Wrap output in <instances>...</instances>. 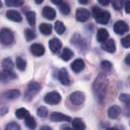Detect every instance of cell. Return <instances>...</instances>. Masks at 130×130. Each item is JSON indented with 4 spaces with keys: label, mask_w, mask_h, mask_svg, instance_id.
Segmentation results:
<instances>
[{
    "label": "cell",
    "mask_w": 130,
    "mask_h": 130,
    "mask_svg": "<svg viewBox=\"0 0 130 130\" xmlns=\"http://www.w3.org/2000/svg\"><path fill=\"white\" fill-rule=\"evenodd\" d=\"M98 3L100 4V5H104V6H106V5H109L110 3H111V2L110 1H102V0H99L98 1Z\"/></svg>",
    "instance_id": "41"
},
{
    "label": "cell",
    "mask_w": 130,
    "mask_h": 130,
    "mask_svg": "<svg viewBox=\"0 0 130 130\" xmlns=\"http://www.w3.org/2000/svg\"><path fill=\"white\" fill-rule=\"evenodd\" d=\"M49 46H50V50L53 53H58L60 51L61 48H62V43L59 39L53 38V39L50 40Z\"/></svg>",
    "instance_id": "14"
},
{
    "label": "cell",
    "mask_w": 130,
    "mask_h": 130,
    "mask_svg": "<svg viewBox=\"0 0 130 130\" xmlns=\"http://www.w3.org/2000/svg\"><path fill=\"white\" fill-rule=\"evenodd\" d=\"M58 78L59 82H61V84H62L63 85H69L70 84L69 75L68 71L65 68L62 69L59 71V75H58Z\"/></svg>",
    "instance_id": "13"
},
{
    "label": "cell",
    "mask_w": 130,
    "mask_h": 130,
    "mask_svg": "<svg viewBox=\"0 0 130 130\" xmlns=\"http://www.w3.org/2000/svg\"><path fill=\"white\" fill-rule=\"evenodd\" d=\"M40 130H52V129H51V128H50V127H49V126H42Z\"/></svg>",
    "instance_id": "44"
},
{
    "label": "cell",
    "mask_w": 130,
    "mask_h": 130,
    "mask_svg": "<svg viewBox=\"0 0 130 130\" xmlns=\"http://www.w3.org/2000/svg\"><path fill=\"white\" fill-rule=\"evenodd\" d=\"M5 3L8 7H21L24 4V2L22 0H6Z\"/></svg>",
    "instance_id": "30"
},
{
    "label": "cell",
    "mask_w": 130,
    "mask_h": 130,
    "mask_svg": "<svg viewBox=\"0 0 130 130\" xmlns=\"http://www.w3.org/2000/svg\"><path fill=\"white\" fill-rule=\"evenodd\" d=\"M2 66L4 72H11V70L14 68V63L11 61V59L9 58L5 59L2 62Z\"/></svg>",
    "instance_id": "24"
},
{
    "label": "cell",
    "mask_w": 130,
    "mask_h": 130,
    "mask_svg": "<svg viewBox=\"0 0 130 130\" xmlns=\"http://www.w3.org/2000/svg\"><path fill=\"white\" fill-rule=\"evenodd\" d=\"M37 114L40 118H45V117H46V116L48 114V110L46 107L41 106L37 109Z\"/></svg>",
    "instance_id": "35"
},
{
    "label": "cell",
    "mask_w": 130,
    "mask_h": 130,
    "mask_svg": "<svg viewBox=\"0 0 130 130\" xmlns=\"http://www.w3.org/2000/svg\"><path fill=\"white\" fill-rule=\"evenodd\" d=\"M80 4H87L88 2V1H79L78 2Z\"/></svg>",
    "instance_id": "45"
},
{
    "label": "cell",
    "mask_w": 130,
    "mask_h": 130,
    "mask_svg": "<svg viewBox=\"0 0 130 130\" xmlns=\"http://www.w3.org/2000/svg\"><path fill=\"white\" fill-rule=\"evenodd\" d=\"M26 19L28 22V24L31 26L34 27L36 22V13L33 11H27L26 13Z\"/></svg>",
    "instance_id": "29"
},
{
    "label": "cell",
    "mask_w": 130,
    "mask_h": 130,
    "mask_svg": "<svg viewBox=\"0 0 130 130\" xmlns=\"http://www.w3.org/2000/svg\"><path fill=\"white\" fill-rule=\"evenodd\" d=\"M91 12L97 23L101 24H107L109 22L110 18V14L109 11L102 10L98 6H94L91 8Z\"/></svg>",
    "instance_id": "2"
},
{
    "label": "cell",
    "mask_w": 130,
    "mask_h": 130,
    "mask_svg": "<svg viewBox=\"0 0 130 130\" xmlns=\"http://www.w3.org/2000/svg\"><path fill=\"white\" fill-rule=\"evenodd\" d=\"M90 17V11L84 8H78L75 14V18L78 21L80 22H85Z\"/></svg>",
    "instance_id": "10"
},
{
    "label": "cell",
    "mask_w": 130,
    "mask_h": 130,
    "mask_svg": "<svg viewBox=\"0 0 130 130\" xmlns=\"http://www.w3.org/2000/svg\"><path fill=\"white\" fill-rule=\"evenodd\" d=\"M121 107L117 106V105H114V106H112L111 107L109 108L108 110V117L110 119H112V120H114V119H117L120 114L121 113Z\"/></svg>",
    "instance_id": "20"
},
{
    "label": "cell",
    "mask_w": 130,
    "mask_h": 130,
    "mask_svg": "<svg viewBox=\"0 0 130 130\" xmlns=\"http://www.w3.org/2000/svg\"><path fill=\"white\" fill-rule=\"evenodd\" d=\"M24 37L27 41H31L36 37L35 33L30 29H26L24 31Z\"/></svg>",
    "instance_id": "34"
},
{
    "label": "cell",
    "mask_w": 130,
    "mask_h": 130,
    "mask_svg": "<svg viewBox=\"0 0 130 130\" xmlns=\"http://www.w3.org/2000/svg\"><path fill=\"white\" fill-rule=\"evenodd\" d=\"M129 126H130V122H129Z\"/></svg>",
    "instance_id": "50"
},
{
    "label": "cell",
    "mask_w": 130,
    "mask_h": 130,
    "mask_svg": "<svg viewBox=\"0 0 130 130\" xmlns=\"http://www.w3.org/2000/svg\"><path fill=\"white\" fill-rule=\"evenodd\" d=\"M72 127L75 130H84L85 129L86 126L85 123L79 118H75L72 121Z\"/></svg>",
    "instance_id": "26"
},
{
    "label": "cell",
    "mask_w": 130,
    "mask_h": 130,
    "mask_svg": "<svg viewBox=\"0 0 130 130\" xmlns=\"http://www.w3.org/2000/svg\"><path fill=\"white\" fill-rule=\"evenodd\" d=\"M16 66L20 71H24L27 66V63L23 59H21V57H18L16 59Z\"/></svg>",
    "instance_id": "33"
},
{
    "label": "cell",
    "mask_w": 130,
    "mask_h": 130,
    "mask_svg": "<svg viewBox=\"0 0 130 130\" xmlns=\"http://www.w3.org/2000/svg\"><path fill=\"white\" fill-rule=\"evenodd\" d=\"M25 125L30 130H34L37 127V123H36L34 118L30 115L25 119Z\"/></svg>",
    "instance_id": "27"
},
{
    "label": "cell",
    "mask_w": 130,
    "mask_h": 130,
    "mask_svg": "<svg viewBox=\"0 0 130 130\" xmlns=\"http://www.w3.org/2000/svg\"><path fill=\"white\" fill-rule=\"evenodd\" d=\"M107 130H119L117 128H116V127H110V128H108Z\"/></svg>",
    "instance_id": "46"
},
{
    "label": "cell",
    "mask_w": 130,
    "mask_h": 130,
    "mask_svg": "<svg viewBox=\"0 0 130 130\" xmlns=\"http://www.w3.org/2000/svg\"><path fill=\"white\" fill-rule=\"evenodd\" d=\"M120 101L125 104L126 110L125 114L127 117H130V94H121L119 98Z\"/></svg>",
    "instance_id": "17"
},
{
    "label": "cell",
    "mask_w": 130,
    "mask_h": 130,
    "mask_svg": "<svg viewBox=\"0 0 130 130\" xmlns=\"http://www.w3.org/2000/svg\"><path fill=\"white\" fill-rule=\"evenodd\" d=\"M0 41L4 45H10L14 41L13 33L8 28H3L0 31Z\"/></svg>",
    "instance_id": "5"
},
{
    "label": "cell",
    "mask_w": 130,
    "mask_h": 130,
    "mask_svg": "<svg viewBox=\"0 0 130 130\" xmlns=\"http://www.w3.org/2000/svg\"><path fill=\"white\" fill-rule=\"evenodd\" d=\"M6 17L10 21H14V22H21L22 21V17L21 14L15 10H8L6 12Z\"/></svg>",
    "instance_id": "19"
},
{
    "label": "cell",
    "mask_w": 130,
    "mask_h": 130,
    "mask_svg": "<svg viewBox=\"0 0 130 130\" xmlns=\"http://www.w3.org/2000/svg\"><path fill=\"white\" fill-rule=\"evenodd\" d=\"M129 83H130V82H129Z\"/></svg>",
    "instance_id": "51"
},
{
    "label": "cell",
    "mask_w": 130,
    "mask_h": 130,
    "mask_svg": "<svg viewBox=\"0 0 130 130\" xmlns=\"http://www.w3.org/2000/svg\"><path fill=\"white\" fill-rule=\"evenodd\" d=\"M51 2H52V3H53V4H55V5H59L62 2V1H60V0H59V1L52 0V1H51Z\"/></svg>",
    "instance_id": "43"
},
{
    "label": "cell",
    "mask_w": 130,
    "mask_h": 130,
    "mask_svg": "<svg viewBox=\"0 0 130 130\" xmlns=\"http://www.w3.org/2000/svg\"><path fill=\"white\" fill-rule=\"evenodd\" d=\"M101 66L102 69H104L105 72H109V71H110V70H111V68H112V64H111L109 61H107V60H104V61H102Z\"/></svg>",
    "instance_id": "37"
},
{
    "label": "cell",
    "mask_w": 130,
    "mask_h": 130,
    "mask_svg": "<svg viewBox=\"0 0 130 130\" xmlns=\"http://www.w3.org/2000/svg\"><path fill=\"white\" fill-rule=\"evenodd\" d=\"M102 49L110 53H113L116 52V44L113 39H110L106 42L102 43Z\"/></svg>",
    "instance_id": "18"
},
{
    "label": "cell",
    "mask_w": 130,
    "mask_h": 130,
    "mask_svg": "<svg viewBox=\"0 0 130 130\" xmlns=\"http://www.w3.org/2000/svg\"><path fill=\"white\" fill-rule=\"evenodd\" d=\"M125 62H126V64L127 66H130V53L126 56V59H125Z\"/></svg>",
    "instance_id": "42"
},
{
    "label": "cell",
    "mask_w": 130,
    "mask_h": 130,
    "mask_svg": "<svg viewBox=\"0 0 130 130\" xmlns=\"http://www.w3.org/2000/svg\"><path fill=\"white\" fill-rule=\"evenodd\" d=\"M69 99H70V101L74 105L80 106L84 103V101L85 100V96L81 91H75L70 95Z\"/></svg>",
    "instance_id": "8"
},
{
    "label": "cell",
    "mask_w": 130,
    "mask_h": 130,
    "mask_svg": "<svg viewBox=\"0 0 130 130\" xmlns=\"http://www.w3.org/2000/svg\"><path fill=\"white\" fill-rule=\"evenodd\" d=\"M15 116L19 120H25L29 116V112L25 108H19L15 111Z\"/></svg>",
    "instance_id": "28"
},
{
    "label": "cell",
    "mask_w": 130,
    "mask_h": 130,
    "mask_svg": "<svg viewBox=\"0 0 130 130\" xmlns=\"http://www.w3.org/2000/svg\"><path fill=\"white\" fill-rule=\"evenodd\" d=\"M54 28H55L56 32L58 34H62L66 31V27H65V25L63 24L62 22H61V21H57L55 23Z\"/></svg>",
    "instance_id": "32"
},
{
    "label": "cell",
    "mask_w": 130,
    "mask_h": 130,
    "mask_svg": "<svg viewBox=\"0 0 130 130\" xmlns=\"http://www.w3.org/2000/svg\"><path fill=\"white\" fill-rule=\"evenodd\" d=\"M41 89V86L38 82H32L28 84L27 90H26V93H25V98L27 100H30L31 98H33V97L37 94L40 90Z\"/></svg>",
    "instance_id": "4"
},
{
    "label": "cell",
    "mask_w": 130,
    "mask_h": 130,
    "mask_svg": "<svg viewBox=\"0 0 130 130\" xmlns=\"http://www.w3.org/2000/svg\"><path fill=\"white\" fill-rule=\"evenodd\" d=\"M71 43L72 46L76 47L80 52L85 51L87 50L88 43L87 41L81 37L78 34H75L71 39Z\"/></svg>",
    "instance_id": "3"
},
{
    "label": "cell",
    "mask_w": 130,
    "mask_h": 130,
    "mask_svg": "<svg viewBox=\"0 0 130 130\" xmlns=\"http://www.w3.org/2000/svg\"><path fill=\"white\" fill-rule=\"evenodd\" d=\"M21 93L19 90H10L8 91L5 93H3L1 96H0V102H4L6 101H11V100H14L16 98H18L20 96Z\"/></svg>",
    "instance_id": "7"
},
{
    "label": "cell",
    "mask_w": 130,
    "mask_h": 130,
    "mask_svg": "<svg viewBox=\"0 0 130 130\" xmlns=\"http://www.w3.org/2000/svg\"><path fill=\"white\" fill-rule=\"evenodd\" d=\"M30 52L34 56H42L45 53V48L40 43H34L30 46Z\"/></svg>",
    "instance_id": "12"
},
{
    "label": "cell",
    "mask_w": 130,
    "mask_h": 130,
    "mask_svg": "<svg viewBox=\"0 0 130 130\" xmlns=\"http://www.w3.org/2000/svg\"><path fill=\"white\" fill-rule=\"evenodd\" d=\"M43 2V0H40V1H35V2H36L37 4H41Z\"/></svg>",
    "instance_id": "47"
},
{
    "label": "cell",
    "mask_w": 130,
    "mask_h": 130,
    "mask_svg": "<svg viewBox=\"0 0 130 130\" xmlns=\"http://www.w3.org/2000/svg\"><path fill=\"white\" fill-rule=\"evenodd\" d=\"M16 78V75L11 72H3L0 74V81L2 82H7L9 80Z\"/></svg>",
    "instance_id": "23"
},
{
    "label": "cell",
    "mask_w": 130,
    "mask_h": 130,
    "mask_svg": "<svg viewBox=\"0 0 130 130\" xmlns=\"http://www.w3.org/2000/svg\"><path fill=\"white\" fill-rule=\"evenodd\" d=\"M125 11L127 14H130V1L125 2Z\"/></svg>",
    "instance_id": "40"
},
{
    "label": "cell",
    "mask_w": 130,
    "mask_h": 130,
    "mask_svg": "<svg viewBox=\"0 0 130 130\" xmlns=\"http://www.w3.org/2000/svg\"><path fill=\"white\" fill-rule=\"evenodd\" d=\"M63 130H74L73 129H72V128H69V127H66V128H64Z\"/></svg>",
    "instance_id": "48"
},
{
    "label": "cell",
    "mask_w": 130,
    "mask_h": 130,
    "mask_svg": "<svg viewBox=\"0 0 130 130\" xmlns=\"http://www.w3.org/2000/svg\"><path fill=\"white\" fill-rule=\"evenodd\" d=\"M121 43L123 47L125 48H130V34L125 37L121 40Z\"/></svg>",
    "instance_id": "39"
},
{
    "label": "cell",
    "mask_w": 130,
    "mask_h": 130,
    "mask_svg": "<svg viewBox=\"0 0 130 130\" xmlns=\"http://www.w3.org/2000/svg\"><path fill=\"white\" fill-rule=\"evenodd\" d=\"M129 27L128 24L123 21H119L116 22L113 26L114 32L120 35L124 34L125 33L129 31Z\"/></svg>",
    "instance_id": "9"
},
{
    "label": "cell",
    "mask_w": 130,
    "mask_h": 130,
    "mask_svg": "<svg viewBox=\"0 0 130 130\" xmlns=\"http://www.w3.org/2000/svg\"><path fill=\"white\" fill-rule=\"evenodd\" d=\"M109 37L108 31L104 28H101L98 30L97 34V40L100 43H104L107 41Z\"/></svg>",
    "instance_id": "21"
},
{
    "label": "cell",
    "mask_w": 130,
    "mask_h": 130,
    "mask_svg": "<svg viewBox=\"0 0 130 130\" xmlns=\"http://www.w3.org/2000/svg\"><path fill=\"white\" fill-rule=\"evenodd\" d=\"M50 120L54 123H59V122H70L71 118L63 113L54 112L52 113L50 115Z\"/></svg>",
    "instance_id": "11"
},
{
    "label": "cell",
    "mask_w": 130,
    "mask_h": 130,
    "mask_svg": "<svg viewBox=\"0 0 130 130\" xmlns=\"http://www.w3.org/2000/svg\"><path fill=\"white\" fill-rule=\"evenodd\" d=\"M107 84L108 81L107 79L105 74L104 73L99 74L93 84V90L94 94L99 100V101H102L105 96Z\"/></svg>",
    "instance_id": "1"
},
{
    "label": "cell",
    "mask_w": 130,
    "mask_h": 130,
    "mask_svg": "<svg viewBox=\"0 0 130 130\" xmlns=\"http://www.w3.org/2000/svg\"><path fill=\"white\" fill-rule=\"evenodd\" d=\"M5 130H21V127H20V126L18 123L12 122V123H8L6 126Z\"/></svg>",
    "instance_id": "38"
},
{
    "label": "cell",
    "mask_w": 130,
    "mask_h": 130,
    "mask_svg": "<svg viewBox=\"0 0 130 130\" xmlns=\"http://www.w3.org/2000/svg\"><path fill=\"white\" fill-rule=\"evenodd\" d=\"M2 7V2L0 1V8H1Z\"/></svg>",
    "instance_id": "49"
},
{
    "label": "cell",
    "mask_w": 130,
    "mask_h": 130,
    "mask_svg": "<svg viewBox=\"0 0 130 130\" xmlns=\"http://www.w3.org/2000/svg\"><path fill=\"white\" fill-rule=\"evenodd\" d=\"M61 95L56 91H52L48 93L45 98L44 101L46 104L50 105H56L61 101Z\"/></svg>",
    "instance_id": "6"
},
{
    "label": "cell",
    "mask_w": 130,
    "mask_h": 130,
    "mask_svg": "<svg viewBox=\"0 0 130 130\" xmlns=\"http://www.w3.org/2000/svg\"><path fill=\"white\" fill-rule=\"evenodd\" d=\"M42 14L45 18H46L48 20H53L56 18V12L54 8H53L50 6H45L43 8Z\"/></svg>",
    "instance_id": "16"
},
{
    "label": "cell",
    "mask_w": 130,
    "mask_h": 130,
    "mask_svg": "<svg viewBox=\"0 0 130 130\" xmlns=\"http://www.w3.org/2000/svg\"><path fill=\"white\" fill-rule=\"evenodd\" d=\"M40 31L42 34L43 35H50L52 34V30H53V27L51 24H46V23H43L40 25L39 27Z\"/></svg>",
    "instance_id": "22"
},
{
    "label": "cell",
    "mask_w": 130,
    "mask_h": 130,
    "mask_svg": "<svg viewBox=\"0 0 130 130\" xmlns=\"http://www.w3.org/2000/svg\"><path fill=\"white\" fill-rule=\"evenodd\" d=\"M85 64L84 61L81 59H75L71 64L72 70L75 73H79L80 72H82L85 69Z\"/></svg>",
    "instance_id": "15"
},
{
    "label": "cell",
    "mask_w": 130,
    "mask_h": 130,
    "mask_svg": "<svg viewBox=\"0 0 130 130\" xmlns=\"http://www.w3.org/2000/svg\"><path fill=\"white\" fill-rule=\"evenodd\" d=\"M73 56H74V53L72 52V50H70L69 48H67V47L63 50V51L61 54V59L66 62L70 60Z\"/></svg>",
    "instance_id": "25"
},
{
    "label": "cell",
    "mask_w": 130,
    "mask_h": 130,
    "mask_svg": "<svg viewBox=\"0 0 130 130\" xmlns=\"http://www.w3.org/2000/svg\"><path fill=\"white\" fill-rule=\"evenodd\" d=\"M111 4L115 10H121L125 4L123 0H113L111 2Z\"/></svg>",
    "instance_id": "36"
},
{
    "label": "cell",
    "mask_w": 130,
    "mask_h": 130,
    "mask_svg": "<svg viewBox=\"0 0 130 130\" xmlns=\"http://www.w3.org/2000/svg\"><path fill=\"white\" fill-rule=\"evenodd\" d=\"M59 11H61V13L64 15H67L70 13L71 11V8H70V6L66 3V2H62L59 5Z\"/></svg>",
    "instance_id": "31"
}]
</instances>
